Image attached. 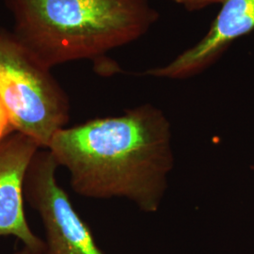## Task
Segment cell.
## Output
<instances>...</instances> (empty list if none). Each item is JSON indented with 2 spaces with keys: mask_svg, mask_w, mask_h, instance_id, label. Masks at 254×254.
Returning <instances> with one entry per match:
<instances>
[{
  "mask_svg": "<svg viewBox=\"0 0 254 254\" xmlns=\"http://www.w3.org/2000/svg\"><path fill=\"white\" fill-rule=\"evenodd\" d=\"M47 150L78 195L127 199L146 213L158 211L174 167L171 124L150 104L64 127Z\"/></svg>",
  "mask_w": 254,
  "mask_h": 254,
  "instance_id": "6da1fadb",
  "label": "cell"
},
{
  "mask_svg": "<svg viewBox=\"0 0 254 254\" xmlns=\"http://www.w3.org/2000/svg\"><path fill=\"white\" fill-rule=\"evenodd\" d=\"M12 33L47 69L97 61L144 36L160 18L150 0H5Z\"/></svg>",
  "mask_w": 254,
  "mask_h": 254,
  "instance_id": "7a4b0ae2",
  "label": "cell"
},
{
  "mask_svg": "<svg viewBox=\"0 0 254 254\" xmlns=\"http://www.w3.org/2000/svg\"><path fill=\"white\" fill-rule=\"evenodd\" d=\"M0 100L14 132L47 150L70 119V102L61 85L6 29L0 28Z\"/></svg>",
  "mask_w": 254,
  "mask_h": 254,
  "instance_id": "3957f363",
  "label": "cell"
},
{
  "mask_svg": "<svg viewBox=\"0 0 254 254\" xmlns=\"http://www.w3.org/2000/svg\"><path fill=\"white\" fill-rule=\"evenodd\" d=\"M58 164L48 150H40L28 169L25 197L39 214L46 233V254H104L90 228L60 186Z\"/></svg>",
  "mask_w": 254,
  "mask_h": 254,
  "instance_id": "277c9868",
  "label": "cell"
},
{
  "mask_svg": "<svg viewBox=\"0 0 254 254\" xmlns=\"http://www.w3.org/2000/svg\"><path fill=\"white\" fill-rule=\"evenodd\" d=\"M254 30V0H224L207 33L170 64L148 69L143 75L187 79L206 71L237 39Z\"/></svg>",
  "mask_w": 254,
  "mask_h": 254,
  "instance_id": "5b68a950",
  "label": "cell"
},
{
  "mask_svg": "<svg viewBox=\"0 0 254 254\" xmlns=\"http://www.w3.org/2000/svg\"><path fill=\"white\" fill-rule=\"evenodd\" d=\"M40 150L17 132L0 142V237H16L27 249L45 253V241L33 233L25 214V181Z\"/></svg>",
  "mask_w": 254,
  "mask_h": 254,
  "instance_id": "8992f818",
  "label": "cell"
},
{
  "mask_svg": "<svg viewBox=\"0 0 254 254\" xmlns=\"http://www.w3.org/2000/svg\"><path fill=\"white\" fill-rule=\"evenodd\" d=\"M174 3L181 5L189 11H196L205 9L211 5L222 4L224 0H171Z\"/></svg>",
  "mask_w": 254,
  "mask_h": 254,
  "instance_id": "52a82bcc",
  "label": "cell"
},
{
  "mask_svg": "<svg viewBox=\"0 0 254 254\" xmlns=\"http://www.w3.org/2000/svg\"><path fill=\"white\" fill-rule=\"evenodd\" d=\"M13 132L14 129L10 124L9 115L0 100V142L4 140L7 136L11 135Z\"/></svg>",
  "mask_w": 254,
  "mask_h": 254,
  "instance_id": "ba28073f",
  "label": "cell"
},
{
  "mask_svg": "<svg viewBox=\"0 0 254 254\" xmlns=\"http://www.w3.org/2000/svg\"><path fill=\"white\" fill-rule=\"evenodd\" d=\"M13 254H46L45 253H40V252H34L31 251L29 249H27L26 247H23L21 250H19L17 252H15Z\"/></svg>",
  "mask_w": 254,
  "mask_h": 254,
  "instance_id": "9c48e42d",
  "label": "cell"
},
{
  "mask_svg": "<svg viewBox=\"0 0 254 254\" xmlns=\"http://www.w3.org/2000/svg\"><path fill=\"white\" fill-rule=\"evenodd\" d=\"M251 168H252V170H253V171H254V165H253Z\"/></svg>",
  "mask_w": 254,
  "mask_h": 254,
  "instance_id": "30bf717a",
  "label": "cell"
}]
</instances>
